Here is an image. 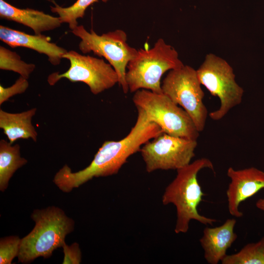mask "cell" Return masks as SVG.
<instances>
[{
    "mask_svg": "<svg viewBox=\"0 0 264 264\" xmlns=\"http://www.w3.org/2000/svg\"><path fill=\"white\" fill-rule=\"evenodd\" d=\"M136 108V121L124 138L105 141L85 168L73 172L65 164L56 173L53 182L60 190L69 193L94 177L117 174L131 155L140 152L145 143L163 132L159 126L149 120L142 109Z\"/></svg>",
    "mask_w": 264,
    "mask_h": 264,
    "instance_id": "1",
    "label": "cell"
},
{
    "mask_svg": "<svg viewBox=\"0 0 264 264\" xmlns=\"http://www.w3.org/2000/svg\"><path fill=\"white\" fill-rule=\"evenodd\" d=\"M204 168L214 170L211 161L203 157L177 170L176 177L167 186L163 194L162 203L173 204L176 208V221L174 230L176 234L186 233L191 220L211 225L217 221L200 215L197 209L204 196L197 176Z\"/></svg>",
    "mask_w": 264,
    "mask_h": 264,
    "instance_id": "2",
    "label": "cell"
},
{
    "mask_svg": "<svg viewBox=\"0 0 264 264\" xmlns=\"http://www.w3.org/2000/svg\"><path fill=\"white\" fill-rule=\"evenodd\" d=\"M35 225L21 239L18 262L29 264L36 258H50L53 251L62 247L67 235L72 232L75 222L60 208L54 206L35 209L31 215Z\"/></svg>",
    "mask_w": 264,
    "mask_h": 264,
    "instance_id": "3",
    "label": "cell"
},
{
    "mask_svg": "<svg viewBox=\"0 0 264 264\" xmlns=\"http://www.w3.org/2000/svg\"><path fill=\"white\" fill-rule=\"evenodd\" d=\"M184 65L177 51L160 38L151 49L141 48L128 64L126 81L131 92L145 89L162 93L161 78L167 71Z\"/></svg>",
    "mask_w": 264,
    "mask_h": 264,
    "instance_id": "4",
    "label": "cell"
},
{
    "mask_svg": "<svg viewBox=\"0 0 264 264\" xmlns=\"http://www.w3.org/2000/svg\"><path fill=\"white\" fill-rule=\"evenodd\" d=\"M71 32L81 39L79 48L83 53L92 52L109 62L118 75V84L123 92L127 93L129 90L126 81L127 67L138 50L128 44L126 32L116 29L99 35L92 29L88 32L82 25H78Z\"/></svg>",
    "mask_w": 264,
    "mask_h": 264,
    "instance_id": "5",
    "label": "cell"
},
{
    "mask_svg": "<svg viewBox=\"0 0 264 264\" xmlns=\"http://www.w3.org/2000/svg\"><path fill=\"white\" fill-rule=\"evenodd\" d=\"M132 101L163 132L195 140L199 136V132L189 114L164 93L141 89L135 92Z\"/></svg>",
    "mask_w": 264,
    "mask_h": 264,
    "instance_id": "6",
    "label": "cell"
},
{
    "mask_svg": "<svg viewBox=\"0 0 264 264\" xmlns=\"http://www.w3.org/2000/svg\"><path fill=\"white\" fill-rule=\"evenodd\" d=\"M197 72L201 85L213 96H217L220 102L219 108L209 114L212 120L221 119L241 103L243 89L237 83L233 69L226 60L209 53Z\"/></svg>",
    "mask_w": 264,
    "mask_h": 264,
    "instance_id": "7",
    "label": "cell"
},
{
    "mask_svg": "<svg viewBox=\"0 0 264 264\" xmlns=\"http://www.w3.org/2000/svg\"><path fill=\"white\" fill-rule=\"evenodd\" d=\"M201 85L197 70L188 65L170 70L161 85L162 93L189 114L199 132L208 115Z\"/></svg>",
    "mask_w": 264,
    "mask_h": 264,
    "instance_id": "8",
    "label": "cell"
},
{
    "mask_svg": "<svg viewBox=\"0 0 264 264\" xmlns=\"http://www.w3.org/2000/svg\"><path fill=\"white\" fill-rule=\"evenodd\" d=\"M63 58L68 60L70 67L64 73L50 74L47 82L54 85L62 78L72 82H83L87 85L92 93L98 94L118 83V75L109 64L103 59L84 55L73 50L67 51Z\"/></svg>",
    "mask_w": 264,
    "mask_h": 264,
    "instance_id": "9",
    "label": "cell"
},
{
    "mask_svg": "<svg viewBox=\"0 0 264 264\" xmlns=\"http://www.w3.org/2000/svg\"><path fill=\"white\" fill-rule=\"evenodd\" d=\"M197 144V140L163 132L145 143L140 152L147 172L177 170L191 163Z\"/></svg>",
    "mask_w": 264,
    "mask_h": 264,
    "instance_id": "10",
    "label": "cell"
},
{
    "mask_svg": "<svg viewBox=\"0 0 264 264\" xmlns=\"http://www.w3.org/2000/svg\"><path fill=\"white\" fill-rule=\"evenodd\" d=\"M227 175L231 180L226 191L229 212L241 218L240 203L264 189V172L255 167L236 170L230 167Z\"/></svg>",
    "mask_w": 264,
    "mask_h": 264,
    "instance_id": "11",
    "label": "cell"
},
{
    "mask_svg": "<svg viewBox=\"0 0 264 264\" xmlns=\"http://www.w3.org/2000/svg\"><path fill=\"white\" fill-rule=\"evenodd\" d=\"M0 39L11 47H24L44 54L54 66L60 64L64 55L67 52L65 48L51 43L49 37L42 34L29 35L1 25L0 26Z\"/></svg>",
    "mask_w": 264,
    "mask_h": 264,
    "instance_id": "12",
    "label": "cell"
},
{
    "mask_svg": "<svg viewBox=\"0 0 264 264\" xmlns=\"http://www.w3.org/2000/svg\"><path fill=\"white\" fill-rule=\"evenodd\" d=\"M236 223L235 219H228L220 226L204 228L199 242L208 264H217L226 256L227 249L237 238L234 230Z\"/></svg>",
    "mask_w": 264,
    "mask_h": 264,
    "instance_id": "13",
    "label": "cell"
},
{
    "mask_svg": "<svg viewBox=\"0 0 264 264\" xmlns=\"http://www.w3.org/2000/svg\"><path fill=\"white\" fill-rule=\"evenodd\" d=\"M0 17L28 26L33 30L36 35L54 30L60 27L62 24L59 17H53L33 9H20L4 0H0Z\"/></svg>",
    "mask_w": 264,
    "mask_h": 264,
    "instance_id": "14",
    "label": "cell"
},
{
    "mask_svg": "<svg viewBox=\"0 0 264 264\" xmlns=\"http://www.w3.org/2000/svg\"><path fill=\"white\" fill-rule=\"evenodd\" d=\"M36 111L35 108L19 113L8 112L0 109V128L10 144L19 139L30 138L37 141L38 133L31 123Z\"/></svg>",
    "mask_w": 264,
    "mask_h": 264,
    "instance_id": "15",
    "label": "cell"
},
{
    "mask_svg": "<svg viewBox=\"0 0 264 264\" xmlns=\"http://www.w3.org/2000/svg\"><path fill=\"white\" fill-rule=\"evenodd\" d=\"M27 160L21 157L19 144L12 145L4 139L0 141V190L4 192L15 172L25 165Z\"/></svg>",
    "mask_w": 264,
    "mask_h": 264,
    "instance_id": "16",
    "label": "cell"
},
{
    "mask_svg": "<svg viewBox=\"0 0 264 264\" xmlns=\"http://www.w3.org/2000/svg\"><path fill=\"white\" fill-rule=\"evenodd\" d=\"M222 264H264V237L256 242L249 243L238 252L226 255Z\"/></svg>",
    "mask_w": 264,
    "mask_h": 264,
    "instance_id": "17",
    "label": "cell"
},
{
    "mask_svg": "<svg viewBox=\"0 0 264 264\" xmlns=\"http://www.w3.org/2000/svg\"><path fill=\"white\" fill-rule=\"evenodd\" d=\"M99 0L106 2L109 0H77L72 5L67 7H61L54 2L55 6L50 7L51 11L59 15L62 23H68L72 30L78 25L77 20L84 17L87 8Z\"/></svg>",
    "mask_w": 264,
    "mask_h": 264,
    "instance_id": "18",
    "label": "cell"
},
{
    "mask_svg": "<svg viewBox=\"0 0 264 264\" xmlns=\"http://www.w3.org/2000/svg\"><path fill=\"white\" fill-rule=\"evenodd\" d=\"M35 65L22 60L15 52L0 46V69L13 71L28 79L34 70Z\"/></svg>",
    "mask_w": 264,
    "mask_h": 264,
    "instance_id": "19",
    "label": "cell"
},
{
    "mask_svg": "<svg viewBox=\"0 0 264 264\" xmlns=\"http://www.w3.org/2000/svg\"><path fill=\"white\" fill-rule=\"evenodd\" d=\"M21 239L18 236H10L0 240V264H11L18 257Z\"/></svg>",
    "mask_w": 264,
    "mask_h": 264,
    "instance_id": "20",
    "label": "cell"
},
{
    "mask_svg": "<svg viewBox=\"0 0 264 264\" xmlns=\"http://www.w3.org/2000/svg\"><path fill=\"white\" fill-rule=\"evenodd\" d=\"M29 86L27 79L20 76L11 86L4 88L0 85V105L16 94L24 93Z\"/></svg>",
    "mask_w": 264,
    "mask_h": 264,
    "instance_id": "21",
    "label": "cell"
},
{
    "mask_svg": "<svg viewBox=\"0 0 264 264\" xmlns=\"http://www.w3.org/2000/svg\"><path fill=\"white\" fill-rule=\"evenodd\" d=\"M64 257L63 264H79L81 262L82 253L77 242L68 245L66 243L62 247Z\"/></svg>",
    "mask_w": 264,
    "mask_h": 264,
    "instance_id": "22",
    "label": "cell"
},
{
    "mask_svg": "<svg viewBox=\"0 0 264 264\" xmlns=\"http://www.w3.org/2000/svg\"><path fill=\"white\" fill-rule=\"evenodd\" d=\"M257 208L264 212V198L259 199L256 202Z\"/></svg>",
    "mask_w": 264,
    "mask_h": 264,
    "instance_id": "23",
    "label": "cell"
}]
</instances>
